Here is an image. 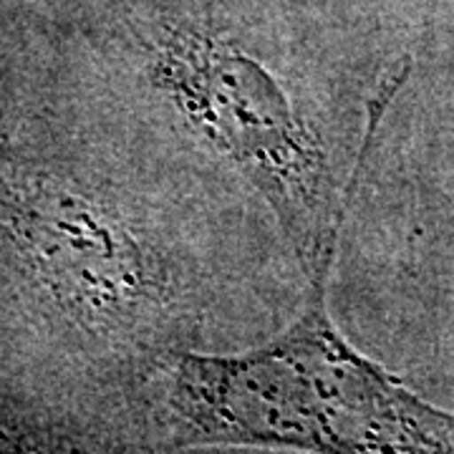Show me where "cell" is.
<instances>
[{
  "instance_id": "obj_1",
  "label": "cell",
  "mask_w": 454,
  "mask_h": 454,
  "mask_svg": "<svg viewBox=\"0 0 454 454\" xmlns=\"http://www.w3.org/2000/svg\"><path fill=\"white\" fill-rule=\"evenodd\" d=\"M328 273L303 313L243 354H177L167 381L175 447L295 454H454V414L343 339L325 309Z\"/></svg>"
},
{
  "instance_id": "obj_3",
  "label": "cell",
  "mask_w": 454,
  "mask_h": 454,
  "mask_svg": "<svg viewBox=\"0 0 454 454\" xmlns=\"http://www.w3.org/2000/svg\"><path fill=\"white\" fill-rule=\"evenodd\" d=\"M3 225L38 295L89 331L134 324L160 295L152 258L127 223L66 179H5Z\"/></svg>"
},
{
  "instance_id": "obj_2",
  "label": "cell",
  "mask_w": 454,
  "mask_h": 454,
  "mask_svg": "<svg viewBox=\"0 0 454 454\" xmlns=\"http://www.w3.org/2000/svg\"><path fill=\"white\" fill-rule=\"evenodd\" d=\"M406 74V66H391L376 86L356 172L336 205L331 162L318 131L260 59L200 26L167 28L149 51L154 86L265 197L309 278L333 268L336 238L361 167Z\"/></svg>"
},
{
  "instance_id": "obj_4",
  "label": "cell",
  "mask_w": 454,
  "mask_h": 454,
  "mask_svg": "<svg viewBox=\"0 0 454 454\" xmlns=\"http://www.w3.org/2000/svg\"><path fill=\"white\" fill-rule=\"evenodd\" d=\"M0 454H97L59 427L5 411Z\"/></svg>"
}]
</instances>
